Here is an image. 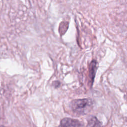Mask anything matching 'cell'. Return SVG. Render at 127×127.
Wrapping results in <instances>:
<instances>
[{"label":"cell","mask_w":127,"mask_h":127,"mask_svg":"<svg viewBox=\"0 0 127 127\" xmlns=\"http://www.w3.org/2000/svg\"><path fill=\"white\" fill-rule=\"evenodd\" d=\"M0 127H4L3 126H0Z\"/></svg>","instance_id":"obj_6"},{"label":"cell","mask_w":127,"mask_h":127,"mask_svg":"<svg viewBox=\"0 0 127 127\" xmlns=\"http://www.w3.org/2000/svg\"><path fill=\"white\" fill-rule=\"evenodd\" d=\"M59 127H83V125L78 120L64 118L61 120Z\"/></svg>","instance_id":"obj_2"},{"label":"cell","mask_w":127,"mask_h":127,"mask_svg":"<svg viewBox=\"0 0 127 127\" xmlns=\"http://www.w3.org/2000/svg\"><path fill=\"white\" fill-rule=\"evenodd\" d=\"M97 68V63L96 61L95 60H93L90 65L89 67V77L90 82V85L92 86V84L94 81V77L95 76V73Z\"/></svg>","instance_id":"obj_3"},{"label":"cell","mask_w":127,"mask_h":127,"mask_svg":"<svg viewBox=\"0 0 127 127\" xmlns=\"http://www.w3.org/2000/svg\"><path fill=\"white\" fill-rule=\"evenodd\" d=\"M87 127H102V126L95 117H92L89 120Z\"/></svg>","instance_id":"obj_4"},{"label":"cell","mask_w":127,"mask_h":127,"mask_svg":"<svg viewBox=\"0 0 127 127\" xmlns=\"http://www.w3.org/2000/svg\"><path fill=\"white\" fill-rule=\"evenodd\" d=\"M92 102L88 99H78L71 101L70 107L72 111L79 115H84L91 109Z\"/></svg>","instance_id":"obj_1"},{"label":"cell","mask_w":127,"mask_h":127,"mask_svg":"<svg viewBox=\"0 0 127 127\" xmlns=\"http://www.w3.org/2000/svg\"><path fill=\"white\" fill-rule=\"evenodd\" d=\"M60 85V82L59 81H55L53 83V85L55 87V88L59 87Z\"/></svg>","instance_id":"obj_5"}]
</instances>
